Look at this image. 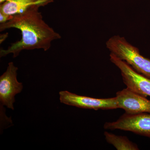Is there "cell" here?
I'll list each match as a JSON object with an SVG mask.
<instances>
[{"label": "cell", "instance_id": "obj_1", "mask_svg": "<svg viewBox=\"0 0 150 150\" xmlns=\"http://www.w3.org/2000/svg\"><path fill=\"white\" fill-rule=\"evenodd\" d=\"M39 8H31L23 13L13 16L7 22L1 23L0 31L17 28L21 30L22 35L21 40L11 44L6 50L1 49V57L12 54L13 58H16L24 50L41 49L47 51L51 47L52 41L61 38L60 34L43 20Z\"/></svg>", "mask_w": 150, "mask_h": 150}, {"label": "cell", "instance_id": "obj_2", "mask_svg": "<svg viewBox=\"0 0 150 150\" xmlns=\"http://www.w3.org/2000/svg\"><path fill=\"white\" fill-rule=\"evenodd\" d=\"M105 44L110 53L126 62L137 72L150 79V59L141 55L139 49L125 38L114 35L109 38Z\"/></svg>", "mask_w": 150, "mask_h": 150}, {"label": "cell", "instance_id": "obj_3", "mask_svg": "<svg viewBox=\"0 0 150 150\" xmlns=\"http://www.w3.org/2000/svg\"><path fill=\"white\" fill-rule=\"evenodd\" d=\"M105 130H121L129 131L150 138V113L129 114L125 113L118 120L104 123Z\"/></svg>", "mask_w": 150, "mask_h": 150}, {"label": "cell", "instance_id": "obj_4", "mask_svg": "<svg viewBox=\"0 0 150 150\" xmlns=\"http://www.w3.org/2000/svg\"><path fill=\"white\" fill-rule=\"evenodd\" d=\"M110 60L121 71L123 83L128 88L146 97H150V79L136 71L126 62L110 53Z\"/></svg>", "mask_w": 150, "mask_h": 150}, {"label": "cell", "instance_id": "obj_5", "mask_svg": "<svg viewBox=\"0 0 150 150\" xmlns=\"http://www.w3.org/2000/svg\"><path fill=\"white\" fill-rule=\"evenodd\" d=\"M60 100L62 103L83 109L111 110L118 108L116 97L96 98L81 96L68 91L59 92Z\"/></svg>", "mask_w": 150, "mask_h": 150}, {"label": "cell", "instance_id": "obj_6", "mask_svg": "<svg viewBox=\"0 0 150 150\" xmlns=\"http://www.w3.org/2000/svg\"><path fill=\"white\" fill-rule=\"evenodd\" d=\"M18 69L13 62L8 64L6 71L0 77V100L1 103L13 110L15 96L21 92L23 84L17 79Z\"/></svg>", "mask_w": 150, "mask_h": 150}, {"label": "cell", "instance_id": "obj_7", "mask_svg": "<svg viewBox=\"0 0 150 150\" xmlns=\"http://www.w3.org/2000/svg\"><path fill=\"white\" fill-rule=\"evenodd\" d=\"M118 108L129 114L147 112L150 113V100L146 97L126 87L117 92L115 96Z\"/></svg>", "mask_w": 150, "mask_h": 150}, {"label": "cell", "instance_id": "obj_8", "mask_svg": "<svg viewBox=\"0 0 150 150\" xmlns=\"http://www.w3.org/2000/svg\"><path fill=\"white\" fill-rule=\"evenodd\" d=\"M54 2V0H7L0 5V12L10 15L23 13L34 7H40Z\"/></svg>", "mask_w": 150, "mask_h": 150}, {"label": "cell", "instance_id": "obj_9", "mask_svg": "<svg viewBox=\"0 0 150 150\" xmlns=\"http://www.w3.org/2000/svg\"><path fill=\"white\" fill-rule=\"evenodd\" d=\"M105 140L108 143L112 145L117 150H139L138 145L131 142L125 136H118L105 131Z\"/></svg>", "mask_w": 150, "mask_h": 150}, {"label": "cell", "instance_id": "obj_10", "mask_svg": "<svg viewBox=\"0 0 150 150\" xmlns=\"http://www.w3.org/2000/svg\"><path fill=\"white\" fill-rule=\"evenodd\" d=\"M13 16L6 14L0 12V23H4L7 22L13 18Z\"/></svg>", "mask_w": 150, "mask_h": 150}, {"label": "cell", "instance_id": "obj_11", "mask_svg": "<svg viewBox=\"0 0 150 150\" xmlns=\"http://www.w3.org/2000/svg\"><path fill=\"white\" fill-rule=\"evenodd\" d=\"M8 36V33H6V34H3L1 35V43H2L6 38H7Z\"/></svg>", "mask_w": 150, "mask_h": 150}, {"label": "cell", "instance_id": "obj_12", "mask_svg": "<svg viewBox=\"0 0 150 150\" xmlns=\"http://www.w3.org/2000/svg\"><path fill=\"white\" fill-rule=\"evenodd\" d=\"M7 0H0V3L1 4H3V3L5 2Z\"/></svg>", "mask_w": 150, "mask_h": 150}]
</instances>
